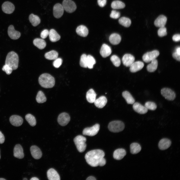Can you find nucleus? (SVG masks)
<instances>
[{"label":"nucleus","instance_id":"f257e3e1","mask_svg":"<svg viewBox=\"0 0 180 180\" xmlns=\"http://www.w3.org/2000/svg\"><path fill=\"white\" fill-rule=\"evenodd\" d=\"M104 153L102 150H95L87 152L85 158L87 163L91 166H102L106 163V160L104 158Z\"/></svg>","mask_w":180,"mask_h":180},{"label":"nucleus","instance_id":"f03ea898","mask_svg":"<svg viewBox=\"0 0 180 180\" xmlns=\"http://www.w3.org/2000/svg\"><path fill=\"white\" fill-rule=\"evenodd\" d=\"M38 81L39 84L42 87L46 88H52L55 84L54 78L51 75L44 73L39 76Z\"/></svg>","mask_w":180,"mask_h":180},{"label":"nucleus","instance_id":"7ed1b4c3","mask_svg":"<svg viewBox=\"0 0 180 180\" xmlns=\"http://www.w3.org/2000/svg\"><path fill=\"white\" fill-rule=\"evenodd\" d=\"M18 57L17 54L14 51H11L7 55L5 64L10 66L13 70H15L18 68Z\"/></svg>","mask_w":180,"mask_h":180},{"label":"nucleus","instance_id":"20e7f679","mask_svg":"<svg viewBox=\"0 0 180 180\" xmlns=\"http://www.w3.org/2000/svg\"><path fill=\"white\" fill-rule=\"evenodd\" d=\"M74 141L79 152H82L85 150L86 147V139L85 137L81 135H78L74 138Z\"/></svg>","mask_w":180,"mask_h":180},{"label":"nucleus","instance_id":"39448f33","mask_svg":"<svg viewBox=\"0 0 180 180\" xmlns=\"http://www.w3.org/2000/svg\"><path fill=\"white\" fill-rule=\"evenodd\" d=\"M108 128L109 130L112 132H119L124 130V125L122 121L115 120L110 122L108 125Z\"/></svg>","mask_w":180,"mask_h":180},{"label":"nucleus","instance_id":"423d86ee","mask_svg":"<svg viewBox=\"0 0 180 180\" xmlns=\"http://www.w3.org/2000/svg\"><path fill=\"white\" fill-rule=\"evenodd\" d=\"M62 5L64 10L69 13L74 12L76 8L75 3L71 0H64Z\"/></svg>","mask_w":180,"mask_h":180},{"label":"nucleus","instance_id":"0eeeda50","mask_svg":"<svg viewBox=\"0 0 180 180\" xmlns=\"http://www.w3.org/2000/svg\"><path fill=\"white\" fill-rule=\"evenodd\" d=\"M161 93L165 99L169 100H173L176 97L175 92L169 88H162L161 90Z\"/></svg>","mask_w":180,"mask_h":180},{"label":"nucleus","instance_id":"6e6552de","mask_svg":"<svg viewBox=\"0 0 180 180\" xmlns=\"http://www.w3.org/2000/svg\"><path fill=\"white\" fill-rule=\"evenodd\" d=\"M100 125L96 124L90 127L86 128L82 132L83 134L89 136H94L96 135L100 130Z\"/></svg>","mask_w":180,"mask_h":180},{"label":"nucleus","instance_id":"1a4fd4ad","mask_svg":"<svg viewBox=\"0 0 180 180\" xmlns=\"http://www.w3.org/2000/svg\"><path fill=\"white\" fill-rule=\"evenodd\" d=\"M159 52L156 50L147 52L143 55V60L146 62H149L156 59L159 55Z\"/></svg>","mask_w":180,"mask_h":180},{"label":"nucleus","instance_id":"9d476101","mask_svg":"<svg viewBox=\"0 0 180 180\" xmlns=\"http://www.w3.org/2000/svg\"><path fill=\"white\" fill-rule=\"evenodd\" d=\"M70 117L69 114L65 112H62L58 116V122L61 126H65L69 122Z\"/></svg>","mask_w":180,"mask_h":180},{"label":"nucleus","instance_id":"9b49d317","mask_svg":"<svg viewBox=\"0 0 180 180\" xmlns=\"http://www.w3.org/2000/svg\"><path fill=\"white\" fill-rule=\"evenodd\" d=\"M64 11V9L62 5L59 3L56 4L53 7L54 16L56 18H60L62 16Z\"/></svg>","mask_w":180,"mask_h":180},{"label":"nucleus","instance_id":"f8f14e48","mask_svg":"<svg viewBox=\"0 0 180 180\" xmlns=\"http://www.w3.org/2000/svg\"><path fill=\"white\" fill-rule=\"evenodd\" d=\"M2 7V11L4 13L8 14L12 13L15 9L14 5L11 2L8 1L4 2Z\"/></svg>","mask_w":180,"mask_h":180},{"label":"nucleus","instance_id":"ddd939ff","mask_svg":"<svg viewBox=\"0 0 180 180\" xmlns=\"http://www.w3.org/2000/svg\"><path fill=\"white\" fill-rule=\"evenodd\" d=\"M8 33L9 37L14 40L18 39L20 36V32L16 30L12 25L10 26L8 28Z\"/></svg>","mask_w":180,"mask_h":180},{"label":"nucleus","instance_id":"4468645a","mask_svg":"<svg viewBox=\"0 0 180 180\" xmlns=\"http://www.w3.org/2000/svg\"><path fill=\"white\" fill-rule=\"evenodd\" d=\"M135 58L131 54H126L124 55L122 58V61L124 65L127 67H130L134 62Z\"/></svg>","mask_w":180,"mask_h":180},{"label":"nucleus","instance_id":"2eb2a0df","mask_svg":"<svg viewBox=\"0 0 180 180\" xmlns=\"http://www.w3.org/2000/svg\"><path fill=\"white\" fill-rule=\"evenodd\" d=\"M31 153L32 156L34 159H39L42 156V153L40 148L36 146H32L30 148Z\"/></svg>","mask_w":180,"mask_h":180},{"label":"nucleus","instance_id":"dca6fc26","mask_svg":"<svg viewBox=\"0 0 180 180\" xmlns=\"http://www.w3.org/2000/svg\"><path fill=\"white\" fill-rule=\"evenodd\" d=\"M10 121L12 125L19 126L22 124L23 120L21 116L17 115H13L10 117Z\"/></svg>","mask_w":180,"mask_h":180},{"label":"nucleus","instance_id":"f3484780","mask_svg":"<svg viewBox=\"0 0 180 180\" xmlns=\"http://www.w3.org/2000/svg\"><path fill=\"white\" fill-rule=\"evenodd\" d=\"M14 155L15 157L20 159L24 157L23 150L20 144H17L15 146L14 149Z\"/></svg>","mask_w":180,"mask_h":180},{"label":"nucleus","instance_id":"a211bd4d","mask_svg":"<svg viewBox=\"0 0 180 180\" xmlns=\"http://www.w3.org/2000/svg\"><path fill=\"white\" fill-rule=\"evenodd\" d=\"M134 110L140 114L146 113L148 110L144 106L138 102H135L132 106Z\"/></svg>","mask_w":180,"mask_h":180},{"label":"nucleus","instance_id":"6ab92c4d","mask_svg":"<svg viewBox=\"0 0 180 180\" xmlns=\"http://www.w3.org/2000/svg\"><path fill=\"white\" fill-rule=\"evenodd\" d=\"M47 176L50 180H60V176L57 171L54 169L51 168L47 171Z\"/></svg>","mask_w":180,"mask_h":180},{"label":"nucleus","instance_id":"aec40b11","mask_svg":"<svg viewBox=\"0 0 180 180\" xmlns=\"http://www.w3.org/2000/svg\"><path fill=\"white\" fill-rule=\"evenodd\" d=\"M112 53V50L110 46L105 44L102 46L100 51L101 56L105 58L109 56Z\"/></svg>","mask_w":180,"mask_h":180},{"label":"nucleus","instance_id":"412c9836","mask_svg":"<svg viewBox=\"0 0 180 180\" xmlns=\"http://www.w3.org/2000/svg\"><path fill=\"white\" fill-rule=\"evenodd\" d=\"M167 20V18L164 16L162 15H160L155 20L154 24L156 26L160 28L164 26Z\"/></svg>","mask_w":180,"mask_h":180},{"label":"nucleus","instance_id":"4be33fe9","mask_svg":"<svg viewBox=\"0 0 180 180\" xmlns=\"http://www.w3.org/2000/svg\"><path fill=\"white\" fill-rule=\"evenodd\" d=\"M144 66V63L141 61L134 62L130 66V70L132 72H136L142 69Z\"/></svg>","mask_w":180,"mask_h":180},{"label":"nucleus","instance_id":"5701e85b","mask_svg":"<svg viewBox=\"0 0 180 180\" xmlns=\"http://www.w3.org/2000/svg\"><path fill=\"white\" fill-rule=\"evenodd\" d=\"M171 142L169 139L164 138L162 139L159 141L158 146L159 148L161 150H164L168 149L170 146Z\"/></svg>","mask_w":180,"mask_h":180},{"label":"nucleus","instance_id":"b1692460","mask_svg":"<svg viewBox=\"0 0 180 180\" xmlns=\"http://www.w3.org/2000/svg\"><path fill=\"white\" fill-rule=\"evenodd\" d=\"M107 101V99L106 97L104 96H102L96 99L94 102L96 107L99 108H102L105 106Z\"/></svg>","mask_w":180,"mask_h":180},{"label":"nucleus","instance_id":"393cba45","mask_svg":"<svg viewBox=\"0 0 180 180\" xmlns=\"http://www.w3.org/2000/svg\"><path fill=\"white\" fill-rule=\"evenodd\" d=\"M126 152L123 148L118 149L114 151L113 154L114 158L115 159L120 160L122 159L126 155Z\"/></svg>","mask_w":180,"mask_h":180},{"label":"nucleus","instance_id":"a878e982","mask_svg":"<svg viewBox=\"0 0 180 180\" xmlns=\"http://www.w3.org/2000/svg\"><path fill=\"white\" fill-rule=\"evenodd\" d=\"M76 32L78 35L83 37L86 36L88 33L87 28L85 26L82 25L79 26L77 27Z\"/></svg>","mask_w":180,"mask_h":180},{"label":"nucleus","instance_id":"bb28decb","mask_svg":"<svg viewBox=\"0 0 180 180\" xmlns=\"http://www.w3.org/2000/svg\"><path fill=\"white\" fill-rule=\"evenodd\" d=\"M96 94L92 89H90L86 92V99L90 103H94L96 99Z\"/></svg>","mask_w":180,"mask_h":180},{"label":"nucleus","instance_id":"cd10ccee","mask_svg":"<svg viewBox=\"0 0 180 180\" xmlns=\"http://www.w3.org/2000/svg\"><path fill=\"white\" fill-rule=\"evenodd\" d=\"M121 37L119 34L116 33L112 34L109 38V41L111 44L114 45L118 44L121 40Z\"/></svg>","mask_w":180,"mask_h":180},{"label":"nucleus","instance_id":"c85d7f7f","mask_svg":"<svg viewBox=\"0 0 180 180\" xmlns=\"http://www.w3.org/2000/svg\"><path fill=\"white\" fill-rule=\"evenodd\" d=\"M49 36L50 40L52 42H55L60 40V36L54 29H52L49 31Z\"/></svg>","mask_w":180,"mask_h":180},{"label":"nucleus","instance_id":"c756f323","mask_svg":"<svg viewBox=\"0 0 180 180\" xmlns=\"http://www.w3.org/2000/svg\"><path fill=\"white\" fill-rule=\"evenodd\" d=\"M122 95L128 104H133L135 102L134 99L128 92L124 91L122 93Z\"/></svg>","mask_w":180,"mask_h":180},{"label":"nucleus","instance_id":"7c9ffc66","mask_svg":"<svg viewBox=\"0 0 180 180\" xmlns=\"http://www.w3.org/2000/svg\"><path fill=\"white\" fill-rule=\"evenodd\" d=\"M34 45L40 49L44 48L46 46V43L43 39L36 38L33 40Z\"/></svg>","mask_w":180,"mask_h":180},{"label":"nucleus","instance_id":"2f4dec72","mask_svg":"<svg viewBox=\"0 0 180 180\" xmlns=\"http://www.w3.org/2000/svg\"><path fill=\"white\" fill-rule=\"evenodd\" d=\"M29 20L32 25L34 26H36L38 25L40 22L39 17L37 16L32 14L29 15Z\"/></svg>","mask_w":180,"mask_h":180},{"label":"nucleus","instance_id":"473e14b6","mask_svg":"<svg viewBox=\"0 0 180 180\" xmlns=\"http://www.w3.org/2000/svg\"><path fill=\"white\" fill-rule=\"evenodd\" d=\"M130 152L132 154H136L139 153L141 150L139 144L137 143H132L130 146Z\"/></svg>","mask_w":180,"mask_h":180},{"label":"nucleus","instance_id":"72a5a7b5","mask_svg":"<svg viewBox=\"0 0 180 180\" xmlns=\"http://www.w3.org/2000/svg\"><path fill=\"white\" fill-rule=\"evenodd\" d=\"M158 66V62L156 59L151 61L150 64L147 66V70L149 72H154L157 69Z\"/></svg>","mask_w":180,"mask_h":180},{"label":"nucleus","instance_id":"f704fd0d","mask_svg":"<svg viewBox=\"0 0 180 180\" xmlns=\"http://www.w3.org/2000/svg\"><path fill=\"white\" fill-rule=\"evenodd\" d=\"M58 54L54 50L50 51L45 54L44 56L46 58L50 60H55L58 56Z\"/></svg>","mask_w":180,"mask_h":180},{"label":"nucleus","instance_id":"c9c22d12","mask_svg":"<svg viewBox=\"0 0 180 180\" xmlns=\"http://www.w3.org/2000/svg\"><path fill=\"white\" fill-rule=\"evenodd\" d=\"M36 100L38 103H42L46 101V98L43 92L41 90H40L37 93Z\"/></svg>","mask_w":180,"mask_h":180},{"label":"nucleus","instance_id":"e433bc0d","mask_svg":"<svg viewBox=\"0 0 180 180\" xmlns=\"http://www.w3.org/2000/svg\"><path fill=\"white\" fill-rule=\"evenodd\" d=\"M125 6V4L122 2L118 0L113 1L111 4V7L114 9H120L124 8Z\"/></svg>","mask_w":180,"mask_h":180},{"label":"nucleus","instance_id":"4c0bfd02","mask_svg":"<svg viewBox=\"0 0 180 180\" xmlns=\"http://www.w3.org/2000/svg\"><path fill=\"white\" fill-rule=\"evenodd\" d=\"M120 24L126 27H128L131 24V20L128 18L123 17L120 18L118 20Z\"/></svg>","mask_w":180,"mask_h":180},{"label":"nucleus","instance_id":"58836bf2","mask_svg":"<svg viewBox=\"0 0 180 180\" xmlns=\"http://www.w3.org/2000/svg\"><path fill=\"white\" fill-rule=\"evenodd\" d=\"M25 118L26 120L31 126H34L36 125V120L33 115L30 114H28L26 116Z\"/></svg>","mask_w":180,"mask_h":180},{"label":"nucleus","instance_id":"ea45409f","mask_svg":"<svg viewBox=\"0 0 180 180\" xmlns=\"http://www.w3.org/2000/svg\"><path fill=\"white\" fill-rule=\"evenodd\" d=\"M96 63L95 60L92 56L90 55L87 56V64L88 67V68H92L94 65Z\"/></svg>","mask_w":180,"mask_h":180},{"label":"nucleus","instance_id":"a19ab883","mask_svg":"<svg viewBox=\"0 0 180 180\" xmlns=\"http://www.w3.org/2000/svg\"><path fill=\"white\" fill-rule=\"evenodd\" d=\"M87 58V56L85 54H84L81 56L80 61L81 66L84 68H88Z\"/></svg>","mask_w":180,"mask_h":180},{"label":"nucleus","instance_id":"79ce46f5","mask_svg":"<svg viewBox=\"0 0 180 180\" xmlns=\"http://www.w3.org/2000/svg\"><path fill=\"white\" fill-rule=\"evenodd\" d=\"M110 59L114 65L118 67L120 65V60L117 56L116 55L112 56L111 57Z\"/></svg>","mask_w":180,"mask_h":180},{"label":"nucleus","instance_id":"37998d69","mask_svg":"<svg viewBox=\"0 0 180 180\" xmlns=\"http://www.w3.org/2000/svg\"><path fill=\"white\" fill-rule=\"evenodd\" d=\"M144 106L148 110H154L157 108L156 104L154 102L150 101L146 102Z\"/></svg>","mask_w":180,"mask_h":180},{"label":"nucleus","instance_id":"c03bdc74","mask_svg":"<svg viewBox=\"0 0 180 180\" xmlns=\"http://www.w3.org/2000/svg\"><path fill=\"white\" fill-rule=\"evenodd\" d=\"M158 36L160 37H163L167 34L166 29L164 26L160 27L158 31Z\"/></svg>","mask_w":180,"mask_h":180},{"label":"nucleus","instance_id":"a18cd8bd","mask_svg":"<svg viewBox=\"0 0 180 180\" xmlns=\"http://www.w3.org/2000/svg\"><path fill=\"white\" fill-rule=\"evenodd\" d=\"M2 70L8 75L10 74L13 70L11 68L6 64H5L3 66L2 68Z\"/></svg>","mask_w":180,"mask_h":180},{"label":"nucleus","instance_id":"49530a36","mask_svg":"<svg viewBox=\"0 0 180 180\" xmlns=\"http://www.w3.org/2000/svg\"><path fill=\"white\" fill-rule=\"evenodd\" d=\"M62 60L60 58H57L54 60L53 62V65L56 68H58L62 64Z\"/></svg>","mask_w":180,"mask_h":180},{"label":"nucleus","instance_id":"de8ad7c7","mask_svg":"<svg viewBox=\"0 0 180 180\" xmlns=\"http://www.w3.org/2000/svg\"><path fill=\"white\" fill-rule=\"evenodd\" d=\"M120 16V13L119 12L113 10L111 11L110 17L112 18L117 19Z\"/></svg>","mask_w":180,"mask_h":180},{"label":"nucleus","instance_id":"09e8293b","mask_svg":"<svg viewBox=\"0 0 180 180\" xmlns=\"http://www.w3.org/2000/svg\"><path fill=\"white\" fill-rule=\"evenodd\" d=\"M49 34V31L47 29H45L41 32L40 34V37L42 39H44L47 37Z\"/></svg>","mask_w":180,"mask_h":180},{"label":"nucleus","instance_id":"8fccbe9b","mask_svg":"<svg viewBox=\"0 0 180 180\" xmlns=\"http://www.w3.org/2000/svg\"><path fill=\"white\" fill-rule=\"evenodd\" d=\"M106 0H98V5L101 7H103L106 4Z\"/></svg>","mask_w":180,"mask_h":180},{"label":"nucleus","instance_id":"3c124183","mask_svg":"<svg viewBox=\"0 0 180 180\" xmlns=\"http://www.w3.org/2000/svg\"><path fill=\"white\" fill-rule=\"evenodd\" d=\"M173 40L176 42L180 41V35L179 34H176L173 36L172 37Z\"/></svg>","mask_w":180,"mask_h":180},{"label":"nucleus","instance_id":"603ef678","mask_svg":"<svg viewBox=\"0 0 180 180\" xmlns=\"http://www.w3.org/2000/svg\"><path fill=\"white\" fill-rule=\"evenodd\" d=\"M172 56L175 59L177 60L180 61V55L178 54L176 52H174L172 54Z\"/></svg>","mask_w":180,"mask_h":180},{"label":"nucleus","instance_id":"864d4df0","mask_svg":"<svg viewBox=\"0 0 180 180\" xmlns=\"http://www.w3.org/2000/svg\"><path fill=\"white\" fill-rule=\"evenodd\" d=\"M4 136L0 131V144H3L4 141Z\"/></svg>","mask_w":180,"mask_h":180},{"label":"nucleus","instance_id":"5fc2aeb1","mask_svg":"<svg viewBox=\"0 0 180 180\" xmlns=\"http://www.w3.org/2000/svg\"><path fill=\"white\" fill-rule=\"evenodd\" d=\"M87 180H96V178L93 176H90L88 178L86 179Z\"/></svg>","mask_w":180,"mask_h":180},{"label":"nucleus","instance_id":"6e6d98bb","mask_svg":"<svg viewBox=\"0 0 180 180\" xmlns=\"http://www.w3.org/2000/svg\"><path fill=\"white\" fill-rule=\"evenodd\" d=\"M176 52L180 55V47H178L176 48Z\"/></svg>","mask_w":180,"mask_h":180},{"label":"nucleus","instance_id":"4d7b16f0","mask_svg":"<svg viewBox=\"0 0 180 180\" xmlns=\"http://www.w3.org/2000/svg\"><path fill=\"white\" fill-rule=\"evenodd\" d=\"M30 180H39V179L38 178L36 177H34L30 179Z\"/></svg>","mask_w":180,"mask_h":180},{"label":"nucleus","instance_id":"13d9d810","mask_svg":"<svg viewBox=\"0 0 180 180\" xmlns=\"http://www.w3.org/2000/svg\"><path fill=\"white\" fill-rule=\"evenodd\" d=\"M0 180H6V179L3 178H0Z\"/></svg>","mask_w":180,"mask_h":180},{"label":"nucleus","instance_id":"bf43d9fd","mask_svg":"<svg viewBox=\"0 0 180 180\" xmlns=\"http://www.w3.org/2000/svg\"><path fill=\"white\" fill-rule=\"evenodd\" d=\"M23 180H27L28 179L26 178H24L23 179Z\"/></svg>","mask_w":180,"mask_h":180},{"label":"nucleus","instance_id":"052dcab7","mask_svg":"<svg viewBox=\"0 0 180 180\" xmlns=\"http://www.w3.org/2000/svg\"></svg>","mask_w":180,"mask_h":180}]
</instances>
